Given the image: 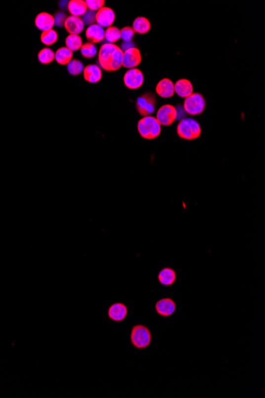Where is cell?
I'll use <instances>...</instances> for the list:
<instances>
[{"label": "cell", "instance_id": "6da1fadb", "mask_svg": "<svg viewBox=\"0 0 265 398\" xmlns=\"http://www.w3.org/2000/svg\"><path fill=\"white\" fill-rule=\"evenodd\" d=\"M123 51L112 43H104L98 53L99 67L108 72H115L122 66Z\"/></svg>", "mask_w": 265, "mask_h": 398}, {"label": "cell", "instance_id": "7a4b0ae2", "mask_svg": "<svg viewBox=\"0 0 265 398\" xmlns=\"http://www.w3.org/2000/svg\"><path fill=\"white\" fill-rule=\"evenodd\" d=\"M138 130L142 138L151 140L160 135L161 125L159 123L156 117L146 116L138 121Z\"/></svg>", "mask_w": 265, "mask_h": 398}, {"label": "cell", "instance_id": "3957f363", "mask_svg": "<svg viewBox=\"0 0 265 398\" xmlns=\"http://www.w3.org/2000/svg\"><path fill=\"white\" fill-rule=\"evenodd\" d=\"M200 125L196 120L186 118L180 120L177 126V134L180 138L185 140H194L200 136Z\"/></svg>", "mask_w": 265, "mask_h": 398}, {"label": "cell", "instance_id": "277c9868", "mask_svg": "<svg viewBox=\"0 0 265 398\" xmlns=\"http://www.w3.org/2000/svg\"><path fill=\"white\" fill-rule=\"evenodd\" d=\"M152 340V335L148 327L144 325L138 324L133 327L130 333V342L137 349L148 348Z\"/></svg>", "mask_w": 265, "mask_h": 398}, {"label": "cell", "instance_id": "5b68a950", "mask_svg": "<svg viewBox=\"0 0 265 398\" xmlns=\"http://www.w3.org/2000/svg\"><path fill=\"white\" fill-rule=\"evenodd\" d=\"M206 108V100L200 93L193 92L189 97L185 98L184 102V110L189 116H198L202 114Z\"/></svg>", "mask_w": 265, "mask_h": 398}, {"label": "cell", "instance_id": "8992f818", "mask_svg": "<svg viewBox=\"0 0 265 398\" xmlns=\"http://www.w3.org/2000/svg\"><path fill=\"white\" fill-rule=\"evenodd\" d=\"M156 96L148 92L139 96L136 102L138 113L143 117L151 116L156 110Z\"/></svg>", "mask_w": 265, "mask_h": 398}, {"label": "cell", "instance_id": "52a82bcc", "mask_svg": "<svg viewBox=\"0 0 265 398\" xmlns=\"http://www.w3.org/2000/svg\"><path fill=\"white\" fill-rule=\"evenodd\" d=\"M156 119L161 126H170L177 119V109L171 104H165L159 108Z\"/></svg>", "mask_w": 265, "mask_h": 398}, {"label": "cell", "instance_id": "ba28073f", "mask_svg": "<svg viewBox=\"0 0 265 398\" xmlns=\"http://www.w3.org/2000/svg\"><path fill=\"white\" fill-rule=\"evenodd\" d=\"M123 81L129 89H138L144 83V75L140 69H130L124 75Z\"/></svg>", "mask_w": 265, "mask_h": 398}, {"label": "cell", "instance_id": "9c48e42d", "mask_svg": "<svg viewBox=\"0 0 265 398\" xmlns=\"http://www.w3.org/2000/svg\"><path fill=\"white\" fill-rule=\"evenodd\" d=\"M142 62V54L136 47L123 52L122 66L126 69H135Z\"/></svg>", "mask_w": 265, "mask_h": 398}, {"label": "cell", "instance_id": "30bf717a", "mask_svg": "<svg viewBox=\"0 0 265 398\" xmlns=\"http://www.w3.org/2000/svg\"><path fill=\"white\" fill-rule=\"evenodd\" d=\"M114 21H115V13L113 9L104 6L96 12V23L103 28L112 27Z\"/></svg>", "mask_w": 265, "mask_h": 398}, {"label": "cell", "instance_id": "8fae6325", "mask_svg": "<svg viewBox=\"0 0 265 398\" xmlns=\"http://www.w3.org/2000/svg\"><path fill=\"white\" fill-rule=\"evenodd\" d=\"M108 317L114 322H121L126 319L128 314L127 307L122 303H114L110 306Z\"/></svg>", "mask_w": 265, "mask_h": 398}, {"label": "cell", "instance_id": "7c38bea8", "mask_svg": "<svg viewBox=\"0 0 265 398\" xmlns=\"http://www.w3.org/2000/svg\"><path fill=\"white\" fill-rule=\"evenodd\" d=\"M155 309L157 314L161 317H171L176 311V303L170 298L161 299L156 303Z\"/></svg>", "mask_w": 265, "mask_h": 398}, {"label": "cell", "instance_id": "4fadbf2b", "mask_svg": "<svg viewBox=\"0 0 265 398\" xmlns=\"http://www.w3.org/2000/svg\"><path fill=\"white\" fill-rule=\"evenodd\" d=\"M69 35H79L84 30V23L79 17L68 16L64 25Z\"/></svg>", "mask_w": 265, "mask_h": 398}, {"label": "cell", "instance_id": "5bb4252c", "mask_svg": "<svg viewBox=\"0 0 265 398\" xmlns=\"http://www.w3.org/2000/svg\"><path fill=\"white\" fill-rule=\"evenodd\" d=\"M35 23L37 28L42 32L49 31L54 27V18L49 13L41 12L37 15Z\"/></svg>", "mask_w": 265, "mask_h": 398}, {"label": "cell", "instance_id": "9a60e30c", "mask_svg": "<svg viewBox=\"0 0 265 398\" xmlns=\"http://www.w3.org/2000/svg\"><path fill=\"white\" fill-rule=\"evenodd\" d=\"M86 38H87L88 42L95 44V43L101 42L105 38V31L103 27L99 25H91L87 27L85 33Z\"/></svg>", "mask_w": 265, "mask_h": 398}, {"label": "cell", "instance_id": "2e32d148", "mask_svg": "<svg viewBox=\"0 0 265 398\" xmlns=\"http://www.w3.org/2000/svg\"><path fill=\"white\" fill-rule=\"evenodd\" d=\"M156 92L161 98H171L174 96V83L168 78L162 79L156 84Z\"/></svg>", "mask_w": 265, "mask_h": 398}, {"label": "cell", "instance_id": "e0dca14e", "mask_svg": "<svg viewBox=\"0 0 265 398\" xmlns=\"http://www.w3.org/2000/svg\"><path fill=\"white\" fill-rule=\"evenodd\" d=\"M83 78L86 81L91 83H98L103 78L101 68L97 65H88L83 69Z\"/></svg>", "mask_w": 265, "mask_h": 398}, {"label": "cell", "instance_id": "ac0fdd59", "mask_svg": "<svg viewBox=\"0 0 265 398\" xmlns=\"http://www.w3.org/2000/svg\"><path fill=\"white\" fill-rule=\"evenodd\" d=\"M175 93L180 97L187 98L193 93V85L190 80L187 79H180L174 83Z\"/></svg>", "mask_w": 265, "mask_h": 398}, {"label": "cell", "instance_id": "d6986e66", "mask_svg": "<svg viewBox=\"0 0 265 398\" xmlns=\"http://www.w3.org/2000/svg\"><path fill=\"white\" fill-rule=\"evenodd\" d=\"M68 10L69 13L73 16L79 17L83 16V14L87 12V4L85 1L83 0H71L69 1L68 4Z\"/></svg>", "mask_w": 265, "mask_h": 398}, {"label": "cell", "instance_id": "ffe728a7", "mask_svg": "<svg viewBox=\"0 0 265 398\" xmlns=\"http://www.w3.org/2000/svg\"><path fill=\"white\" fill-rule=\"evenodd\" d=\"M157 279L159 282L164 286H171L176 281V274L172 269H162L158 275Z\"/></svg>", "mask_w": 265, "mask_h": 398}, {"label": "cell", "instance_id": "44dd1931", "mask_svg": "<svg viewBox=\"0 0 265 398\" xmlns=\"http://www.w3.org/2000/svg\"><path fill=\"white\" fill-rule=\"evenodd\" d=\"M133 30L139 35H146L151 29V24L148 19L145 17H138L133 22Z\"/></svg>", "mask_w": 265, "mask_h": 398}, {"label": "cell", "instance_id": "7402d4cb", "mask_svg": "<svg viewBox=\"0 0 265 398\" xmlns=\"http://www.w3.org/2000/svg\"><path fill=\"white\" fill-rule=\"evenodd\" d=\"M73 52L67 47H61L55 53V61L61 65H68L73 60Z\"/></svg>", "mask_w": 265, "mask_h": 398}, {"label": "cell", "instance_id": "603a6c76", "mask_svg": "<svg viewBox=\"0 0 265 398\" xmlns=\"http://www.w3.org/2000/svg\"><path fill=\"white\" fill-rule=\"evenodd\" d=\"M65 45L72 52L79 50L83 45L82 38L79 35H69L65 39Z\"/></svg>", "mask_w": 265, "mask_h": 398}, {"label": "cell", "instance_id": "cb8c5ba5", "mask_svg": "<svg viewBox=\"0 0 265 398\" xmlns=\"http://www.w3.org/2000/svg\"><path fill=\"white\" fill-rule=\"evenodd\" d=\"M38 59L43 65H49L55 60V53L50 48H44L38 54Z\"/></svg>", "mask_w": 265, "mask_h": 398}, {"label": "cell", "instance_id": "d4e9b609", "mask_svg": "<svg viewBox=\"0 0 265 398\" xmlns=\"http://www.w3.org/2000/svg\"><path fill=\"white\" fill-rule=\"evenodd\" d=\"M58 39V34L53 29L49 31H44L40 35V41L44 45L49 46L57 42Z\"/></svg>", "mask_w": 265, "mask_h": 398}, {"label": "cell", "instance_id": "484cf974", "mask_svg": "<svg viewBox=\"0 0 265 398\" xmlns=\"http://www.w3.org/2000/svg\"><path fill=\"white\" fill-rule=\"evenodd\" d=\"M81 55L87 59H91L97 55V48L91 42H86L80 48Z\"/></svg>", "mask_w": 265, "mask_h": 398}, {"label": "cell", "instance_id": "4316f807", "mask_svg": "<svg viewBox=\"0 0 265 398\" xmlns=\"http://www.w3.org/2000/svg\"><path fill=\"white\" fill-rule=\"evenodd\" d=\"M104 39H106V40L108 41V43L114 44L119 39H121V31L116 27H108L105 31V38Z\"/></svg>", "mask_w": 265, "mask_h": 398}, {"label": "cell", "instance_id": "83f0119b", "mask_svg": "<svg viewBox=\"0 0 265 398\" xmlns=\"http://www.w3.org/2000/svg\"><path fill=\"white\" fill-rule=\"evenodd\" d=\"M67 69L69 74L73 76H78L83 72V64L79 60L73 59L68 64Z\"/></svg>", "mask_w": 265, "mask_h": 398}, {"label": "cell", "instance_id": "f1b7e54d", "mask_svg": "<svg viewBox=\"0 0 265 398\" xmlns=\"http://www.w3.org/2000/svg\"><path fill=\"white\" fill-rule=\"evenodd\" d=\"M85 2L87 9L95 11V12L100 10L102 7H104V3H105V1L104 0H87Z\"/></svg>", "mask_w": 265, "mask_h": 398}, {"label": "cell", "instance_id": "f546056e", "mask_svg": "<svg viewBox=\"0 0 265 398\" xmlns=\"http://www.w3.org/2000/svg\"><path fill=\"white\" fill-rule=\"evenodd\" d=\"M135 32L130 27H125L121 30V39L123 41H131L134 39Z\"/></svg>", "mask_w": 265, "mask_h": 398}, {"label": "cell", "instance_id": "4dcf8cb0", "mask_svg": "<svg viewBox=\"0 0 265 398\" xmlns=\"http://www.w3.org/2000/svg\"><path fill=\"white\" fill-rule=\"evenodd\" d=\"M84 25H88V27L91 25L95 24L96 22V12L92 10H87V12L83 14L82 18Z\"/></svg>", "mask_w": 265, "mask_h": 398}, {"label": "cell", "instance_id": "1f68e13d", "mask_svg": "<svg viewBox=\"0 0 265 398\" xmlns=\"http://www.w3.org/2000/svg\"><path fill=\"white\" fill-rule=\"evenodd\" d=\"M54 23L56 26L59 27H64L65 25V20L67 19V15L63 11H58V12L55 14Z\"/></svg>", "mask_w": 265, "mask_h": 398}, {"label": "cell", "instance_id": "d6a6232c", "mask_svg": "<svg viewBox=\"0 0 265 398\" xmlns=\"http://www.w3.org/2000/svg\"><path fill=\"white\" fill-rule=\"evenodd\" d=\"M135 47V45H134V42H132L131 41H123V43L121 44V50L125 52V51L127 50V49H131V48H134Z\"/></svg>", "mask_w": 265, "mask_h": 398}]
</instances>
